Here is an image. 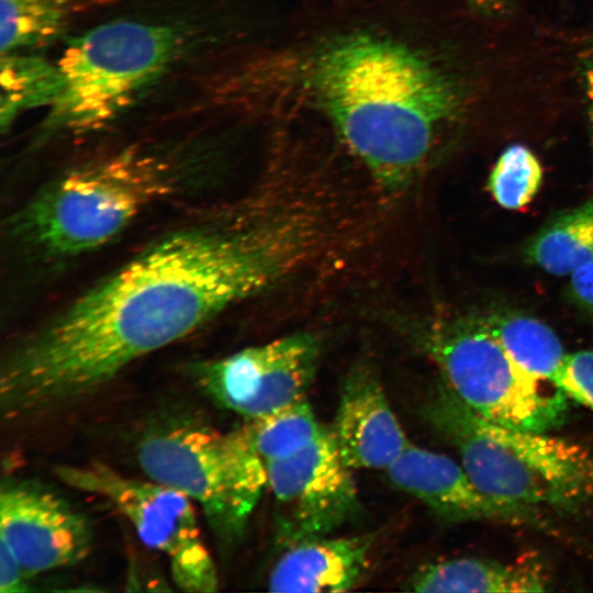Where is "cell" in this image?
Returning a JSON list of instances; mask_svg holds the SVG:
<instances>
[{"label": "cell", "mask_w": 593, "mask_h": 593, "mask_svg": "<svg viewBox=\"0 0 593 593\" xmlns=\"http://www.w3.org/2000/svg\"><path fill=\"white\" fill-rule=\"evenodd\" d=\"M468 2L481 13L495 15L508 11L513 0H468Z\"/></svg>", "instance_id": "25"}, {"label": "cell", "mask_w": 593, "mask_h": 593, "mask_svg": "<svg viewBox=\"0 0 593 593\" xmlns=\"http://www.w3.org/2000/svg\"><path fill=\"white\" fill-rule=\"evenodd\" d=\"M473 485L500 504L571 510L593 497V456L563 438L490 421L441 380L423 410Z\"/></svg>", "instance_id": "3"}, {"label": "cell", "mask_w": 593, "mask_h": 593, "mask_svg": "<svg viewBox=\"0 0 593 593\" xmlns=\"http://www.w3.org/2000/svg\"><path fill=\"white\" fill-rule=\"evenodd\" d=\"M0 539L26 575L76 564L92 546L82 514L49 488L22 479L1 483Z\"/></svg>", "instance_id": "11"}, {"label": "cell", "mask_w": 593, "mask_h": 593, "mask_svg": "<svg viewBox=\"0 0 593 593\" xmlns=\"http://www.w3.org/2000/svg\"><path fill=\"white\" fill-rule=\"evenodd\" d=\"M524 258L555 276L573 273L593 259V197L547 222L527 243Z\"/></svg>", "instance_id": "17"}, {"label": "cell", "mask_w": 593, "mask_h": 593, "mask_svg": "<svg viewBox=\"0 0 593 593\" xmlns=\"http://www.w3.org/2000/svg\"><path fill=\"white\" fill-rule=\"evenodd\" d=\"M585 88H586V97L589 100V114H590L592 141H593V59L590 63L585 72Z\"/></svg>", "instance_id": "26"}, {"label": "cell", "mask_w": 593, "mask_h": 593, "mask_svg": "<svg viewBox=\"0 0 593 593\" xmlns=\"http://www.w3.org/2000/svg\"><path fill=\"white\" fill-rule=\"evenodd\" d=\"M568 399L593 410V350L568 354L556 387Z\"/></svg>", "instance_id": "22"}, {"label": "cell", "mask_w": 593, "mask_h": 593, "mask_svg": "<svg viewBox=\"0 0 593 593\" xmlns=\"http://www.w3.org/2000/svg\"><path fill=\"white\" fill-rule=\"evenodd\" d=\"M121 1H125V0H86L88 4H92V5H109V4L118 3Z\"/></svg>", "instance_id": "27"}, {"label": "cell", "mask_w": 593, "mask_h": 593, "mask_svg": "<svg viewBox=\"0 0 593 593\" xmlns=\"http://www.w3.org/2000/svg\"><path fill=\"white\" fill-rule=\"evenodd\" d=\"M410 338L438 368L446 385L481 416L537 433L564 421L569 399L522 370L481 314L423 321L411 328Z\"/></svg>", "instance_id": "7"}, {"label": "cell", "mask_w": 593, "mask_h": 593, "mask_svg": "<svg viewBox=\"0 0 593 593\" xmlns=\"http://www.w3.org/2000/svg\"><path fill=\"white\" fill-rule=\"evenodd\" d=\"M568 295L571 302L593 322V259L570 275Z\"/></svg>", "instance_id": "23"}, {"label": "cell", "mask_w": 593, "mask_h": 593, "mask_svg": "<svg viewBox=\"0 0 593 593\" xmlns=\"http://www.w3.org/2000/svg\"><path fill=\"white\" fill-rule=\"evenodd\" d=\"M300 250V232L289 225L166 236L3 358L2 417L30 421L82 403L136 359L273 283Z\"/></svg>", "instance_id": "1"}, {"label": "cell", "mask_w": 593, "mask_h": 593, "mask_svg": "<svg viewBox=\"0 0 593 593\" xmlns=\"http://www.w3.org/2000/svg\"><path fill=\"white\" fill-rule=\"evenodd\" d=\"M137 461L153 481L200 505L220 540H238L268 486L267 465L247 424L224 433L201 419L170 417L147 428Z\"/></svg>", "instance_id": "6"}, {"label": "cell", "mask_w": 593, "mask_h": 593, "mask_svg": "<svg viewBox=\"0 0 593 593\" xmlns=\"http://www.w3.org/2000/svg\"><path fill=\"white\" fill-rule=\"evenodd\" d=\"M406 585L423 593H527L546 591L548 582L536 564L460 557L423 564Z\"/></svg>", "instance_id": "15"}, {"label": "cell", "mask_w": 593, "mask_h": 593, "mask_svg": "<svg viewBox=\"0 0 593 593\" xmlns=\"http://www.w3.org/2000/svg\"><path fill=\"white\" fill-rule=\"evenodd\" d=\"M385 472L396 489L448 522L528 523L536 518L535 511L503 505L483 495L460 462L412 444Z\"/></svg>", "instance_id": "12"}, {"label": "cell", "mask_w": 593, "mask_h": 593, "mask_svg": "<svg viewBox=\"0 0 593 593\" xmlns=\"http://www.w3.org/2000/svg\"><path fill=\"white\" fill-rule=\"evenodd\" d=\"M254 445L266 463L290 457L324 430L306 399L264 417L247 421Z\"/></svg>", "instance_id": "20"}, {"label": "cell", "mask_w": 593, "mask_h": 593, "mask_svg": "<svg viewBox=\"0 0 593 593\" xmlns=\"http://www.w3.org/2000/svg\"><path fill=\"white\" fill-rule=\"evenodd\" d=\"M194 27L122 19L74 38L56 61L61 85L38 128L42 141L100 131L132 109L199 46Z\"/></svg>", "instance_id": "5"}, {"label": "cell", "mask_w": 593, "mask_h": 593, "mask_svg": "<svg viewBox=\"0 0 593 593\" xmlns=\"http://www.w3.org/2000/svg\"><path fill=\"white\" fill-rule=\"evenodd\" d=\"M305 86L345 147L390 193L413 180L466 104L447 68L373 34L324 45L305 67Z\"/></svg>", "instance_id": "2"}, {"label": "cell", "mask_w": 593, "mask_h": 593, "mask_svg": "<svg viewBox=\"0 0 593 593\" xmlns=\"http://www.w3.org/2000/svg\"><path fill=\"white\" fill-rule=\"evenodd\" d=\"M488 329L513 361L529 376L556 388L567 357L558 335L546 323L514 311L481 314Z\"/></svg>", "instance_id": "16"}, {"label": "cell", "mask_w": 593, "mask_h": 593, "mask_svg": "<svg viewBox=\"0 0 593 593\" xmlns=\"http://www.w3.org/2000/svg\"><path fill=\"white\" fill-rule=\"evenodd\" d=\"M374 537H320L289 546L273 566L271 592H347L358 586L370 568Z\"/></svg>", "instance_id": "14"}, {"label": "cell", "mask_w": 593, "mask_h": 593, "mask_svg": "<svg viewBox=\"0 0 593 593\" xmlns=\"http://www.w3.org/2000/svg\"><path fill=\"white\" fill-rule=\"evenodd\" d=\"M57 64L30 53L1 55L0 127L8 131L25 110L48 109L60 90Z\"/></svg>", "instance_id": "18"}, {"label": "cell", "mask_w": 593, "mask_h": 593, "mask_svg": "<svg viewBox=\"0 0 593 593\" xmlns=\"http://www.w3.org/2000/svg\"><path fill=\"white\" fill-rule=\"evenodd\" d=\"M266 465L276 534L282 545L329 536L360 513L354 469L328 427L299 452Z\"/></svg>", "instance_id": "10"}, {"label": "cell", "mask_w": 593, "mask_h": 593, "mask_svg": "<svg viewBox=\"0 0 593 593\" xmlns=\"http://www.w3.org/2000/svg\"><path fill=\"white\" fill-rule=\"evenodd\" d=\"M72 7V0H0L1 55L55 43L67 30Z\"/></svg>", "instance_id": "19"}, {"label": "cell", "mask_w": 593, "mask_h": 593, "mask_svg": "<svg viewBox=\"0 0 593 593\" xmlns=\"http://www.w3.org/2000/svg\"><path fill=\"white\" fill-rule=\"evenodd\" d=\"M318 358L316 337L295 333L200 361L190 373L217 405L250 421L305 399Z\"/></svg>", "instance_id": "9"}, {"label": "cell", "mask_w": 593, "mask_h": 593, "mask_svg": "<svg viewBox=\"0 0 593 593\" xmlns=\"http://www.w3.org/2000/svg\"><path fill=\"white\" fill-rule=\"evenodd\" d=\"M542 179V168L526 146H508L499 157L489 177V189L503 208L519 209L535 197Z\"/></svg>", "instance_id": "21"}, {"label": "cell", "mask_w": 593, "mask_h": 593, "mask_svg": "<svg viewBox=\"0 0 593 593\" xmlns=\"http://www.w3.org/2000/svg\"><path fill=\"white\" fill-rule=\"evenodd\" d=\"M0 545V592L13 593L25 591L27 577L9 546L2 540Z\"/></svg>", "instance_id": "24"}, {"label": "cell", "mask_w": 593, "mask_h": 593, "mask_svg": "<svg viewBox=\"0 0 593 593\" xmlns=\"http://www.w3.org/2000/svg\"><path fill=\"white\" fill-rule=\"evenodd\" d=\"M184 165L180 152L128 146L47 184L20 211L14 232L51 257L92 250L114 238L150 203L175 192Z\"/></svg>", "instance_id": "4"}, {"label": "cell", "mask_w": 593, "mask_h": 593, "mask_svg": "<svg viewBox=\"0 0 593 593\" xmlns=\"http://www.w3.org/2000/svg\"><path fill=\"white\" fill-rule=\"evenodd\" d=\"M67 485L110 501L134 526L141 540L164 555L174 583L186 592H214L215 563L199 525L195 503L184 493L150 479L131 478L92 462L59 466Z\"/></svg>", "instance_id": "8"}, {"label": "cell", "mask_w": 593, "mask_h": 593, "mask_svg": "<svg viewBox=\"0 0 593 593\" xmlns=\"http://www.w3.org/2000/svg\"><path fill=\"white\" fill-rule=\"evenodd\" d=\"M329 429L354 470H385L410 444L369 365H357L345 377Z\"/></svg>", "instance_id": "13"}]
</instances>
